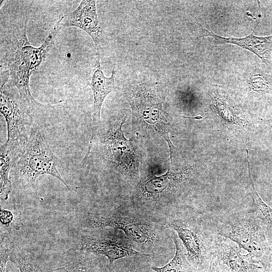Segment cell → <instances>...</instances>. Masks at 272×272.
<instances>
[{"label":"cell","instance_id":"1","mask_svg":"<svg viewBox=\"0 0 272 272\" xmlns=\"http://www.w3.org/2000/svg\"><path fill=\"white\" fill-rule=\"evenodd\" d=\"M87 229L110 227L122 231L135 250L151 257L154 265L169 260L173 242L165 225L137 211L124 200L89 213L83 221Z\"/></svg>","mask_w":272,"mask_h":272},{"label":"cell","instance_id":"2","mask_svg":"<svg viewBox=\"0 0 272 272\" xmlns=\"http://www.w3.org/2000/svg\"><path fill=\"white\" fill-rule=\"evenodd\" d=\"M28 18L23 20L11 32L1 59V88H16L21 97L32 106L41 104L33 97L29 85L30 78L45 60L54 38L61 29L60 21L38 47L32 45L27 37Z\"/></svg>","mask_w":272,"mask_h":272},{"label":"cell","instance_id":"3","mask_svg":"<svg viewBox=\"0 0 272 272\" xmlns=\"http://www.w3.org/2000/svg\"><path fill=\"white\" fill-rule=\"evenodd\" d=\"M60 164V159L51 151L44 135L38 126L34 124L11 170L15 179L19 184L34 192L36 179L40 176L46 174L60 180L72 191L57 169Z\"/></svg>","mask_w":272,"mask_h":272},{"label":"cell","instance_id":"4","mask_svg":"<svg viewBox=\"0 0 272 272\" xmlns=\"http://www.w3.org/2000/svg\"><path fill=\"white\" fill-rule=\"evenodd\" d=\"M210 223L217 234L236 243L257 262L264 265L270 260L272 251L252 208L232 211Z\"/></svg>","mask_w":272,"mask_h":272},{"label":"cell","instance_id":"5","mask_svg":"<svg viewBox=\"0 0 272 272\" xmlns=\"http://www.w3.org/2000/svg\"><path fill=\"white\" fill-rule=\"evenodd\" d=\"M165 226L176 233L190 264L198 272H207L212 265L217 235L210 223L196 213H187L169 220Z\"/></svg>","mask_w":272,"mask_h":272},{"label":"cell","instance_id":"6","mask_svg":"<svg viewBox=\"0 0 272 272\" xmlns=\"http://www.w3.org/2000/svg\"><path fill=\"white\" fill-rule=\"evenodd\" d=\"M125 96L132 110L133 124L142 131L161 136L169 146L172 163L176 148L169 138L167 115L157 85L148 81L134 83L127 87Z\"/></svg>","mask_w":272,"mask_h":272},{"label":"cell","instance_id":"7","mask_svg":"<svg viewBox=\"0 0 272 272\" xmlns=\"http://www.w3.org/2000/svg\"><path fill=\"white\" fill-rule=\"evenodd\" d=\"M72 248L103 255L107 258L110 267L119 259L144 254L135 250L130 240L122 231L110 227L84 231Z\"/></svg>","mask_w":272,"mask_h":272},{"label":"cell","instance_id":"8","mask_svg":"<svg viewBox=\"0 0 272 272\" xmlns=\"http://www.w3.org/2000/svg\"><path fill=\"white\" fill-rule=\"evenodd\" d=\"M32 105L23 100L16 88H1L0 111L5 117L7 142L22 147L33 124Z\"/></svg>","mask_w":272,"mask_h":272},{"label":"cell","instance_id":"9","mask_svg":"<svg viewBox=\"0 0 272 272\" xmlns=\"http://www.w3.org/2000/svg\"><path fill=\"white\" fill-rule=\"evenodd\" d=\"M258 264L250 254L243 253L236 243L217 235L212 266L220 272H258Z\"/></svg>","mask_w":272,"mask_h":272},{"label":"cell","instance_id":"10","mask_svg":"<svg viewBox=\"0 0 272 272\" xmlns=\"http://www.w3.org/2000/svg\"><path fill=\"white\" fill-rule=\"evenodd\" d=\"M96 1L83 0L73 11L59 17L60 28L76 27L85 31L92 39L96 56L100 57L103 30L99 25Z\"/></svg>","mask_w":272,"mask_h":272},{"label":"cell","instance_id":"11","mask_svg":"<svg viewBox=\"0 0 272 272\" xmlns=\"http://www.w3.org/2000/svg\"><path fill=\"white\" fill-rule=\"evenodd\" d=\"M259 20V18L252 32L242 38L224 37L208 30L198 22L193 21V23L201 37H212L217 45L231 44L247 49L257 55L265 65L269 66L271 63L272 35L265 37L254 35Z\"/></svg>","mask_w":272,"mask_h":272},{"label":"cell","instance_id":"12","mask_svg":"<svg viewBox=\"0 0 272 272\" xmlns=\"http://www.w3.org/2000/svg\"><path fill=\"white\" fill-rule=\"evenodd\" d=\"M104 257L71 248L62 255L59 266L49 272H113Z\"/></svg>","mask_w":272,"mask_h":272},{"label":"cell","instance_id":"13","mask_svg":"<svg viewBox=\"0 0 272 272\" xmlns=\"http://www.w3.org/2000/svg\"><path fill=\"white\" fill-rule=\"evenodd\" d=\"M125 119L116 128H111L108 132L102 134L100 139L104 152L112 161L125 164L129 176L137 182V176L129 165L132 161V154L129 141L124 137L121 127Z\"/></svg>","mask_w":272,"mask_h":272},{"label":"cell","instance_id":"14","mask_svg":"<svg viewBox=\"0 0 272 272\" xmlns=\"http://www.w3.org/2000/svg\"><path fill=\"white\" fill-rule=\"evenodd\" d=\"M116 72L113 69L109 77H105L100 64V57L96 56L94 69L90 76L88 84L90 86L94 98L92 110V124L96 127L100 123L101 110L106 96L116 91L118 87L115 84Z\"/></svg>","mask_w":272,"mask_h":272},{"label":"cell","instance_id":"15","mask_svg":"<svg viewBox=\"0 0 272 272\" xmlns=\"http://www.w3.org/2000/svg\"><path fill=\"white\" fill-rule=\"evenodd\" d=\"M22 148L18 144L7 142L1 146L0 196L1 200H7L12 190V184L9 179V174Z\"/></svg>","mask_w":272,"mask_h":272},{"label":"cell","instance_id":"16","mask_svg":"<svg viewBox=\"0 0 272 272\" xmlns=\"http://www.w3.org/2000/svg\"><path fill=\"white\" fill-rule=\"evenodd\" d=\"M170 236L175 247L173 257L164 266L153 265L152 268L156 272H198L187 260L185 249L176 233L170 230Z\"/></svg>","mask_w":272,"mask_h":272},{"label":"cell","instance_id":"17","mask_svg":"<svg viewBox=\"0 0 272 272\" xmlns=\"http://www.w3.org/2000/svg\"><path fill=\"white\" fill-rule=\"evenodd\" d=\"M153 265L151 256L140 254L119 259L111 267L113 272H156L152 268Z\"/></svg>","mask_w":272,"mask_h":272},{"label":"cell","instance_id":"18","mask_svg":"<svg viewBox=\"0 0 272 272\" xmlns=\"http://www.w3.org/2000/svg\"><path fill=\"white\" fill-rule=\"evenodd\" d=\"M248 165L250 182L249 193L253 202L252 209L263 228H265L268 232L272 233V208L262 200L257 192L251 177L248 160Z\"/></svg>","mask_w":272,"mask_h":272},{"label":"cell","instance_id":"19","mask_svg":"<svg viewBox=\"0 0 272 272\" xmlns=\"http://www.w3.org/2000/svg\"><path fill=\"white\" fill-rule=\"evenodd\" d=\"M213 104L216 112L220 115L221 117L233 122H238L236 119L241 113L238 108L234 106L232 103L230 102L225 96L221 92L216 91L214 93L212 97Z\"/></svg>","mask_w":272,"mask_h":272},{"label":"cell","instance_id":"20","mask_svg":"<svg viewBox=\"0 0 272 272\" xmlns=\"http://www.w3.org/2000/svg\"><path fill=\"white\" fill-rule=\"evenodd\" d=\"M10 261L18 267L20 272H46L36 259L16 248L10 255Z\"/></svg>","mask_w":272,"mask_h":272},{"label":"cell","instance_id":"21","mask_svg":"<svg viewBox=\"0 0 272 272\" xmlns=\"http://www.w3.org/2000/svg\"><path fill=\"white\" fill-rule=\"evenodd\" d=\"M1 270L6 272V265L15 249V246L10 235L6 231H1Z\"/></svg>","mask_w":272,"mask_h":272},{"label":"cell","instance_id":"22","mask_svg":"<svg viewBox=\"0 0 272 272\" xmlns=\"http://www.w3.org/2000/svg\"><path fill=\"white\" fill-rule=\"evenodd\" d=\"M250 90L258 92H265L271 87L270 80L266 74L256 73L252 74L248 81Z\"/></svg>","mask_w":272,"mask_h":272},{"label":"cell","instance_id":"23","mask_svg":"<svg viewBox=\"0 0 272 272\" xmlns=\"http://www.w3.org/2000/svg\"><path fill=\"white\" fill-rule=\"evenodd\" d=\"M14 220V216L12 212L7 209L1 208V223L4 227H9Z\"/></svg>","mask_w":272,"mask_h":272},{"label":"cell","instance_id":"24","mask_svg":"<svg viewBox=\"0 0 272 272\" xmlns=\"http://www.w3.org/2000/svg\"><path fill=\"white\" fill-rule=\"evenodd\" d=\"M183 117H184V118L195 119H196V120H200V119H203V117H202L201 116H200V115H197V116H195V117H187V116H183Z\"/></svg>","mask_w":272,"mask_h":272},{"label":"cell","instance_id":"25","mask_svg":"<svg viewBox=\"0 0 272 272\" xmlns=\"http://www.w3.org/2000/svg\"><path fill=\"white\" fill-rule=\"evenodd\" d=\"M207 272H220L215 267L212 266Z\"/></svg>","mask_w":272,"mask_h":272},{"label":"cell","instance_id":"26","mask_svg":"<svg viewBox=\"0 0 272 272\" xmlns=\"http://www.w3.org/2000/svg\"><path fill=\"white\" fill-rule=\"evenodd\" d=\"M258 272H261V271H260H260H258Z\"/></svg>","mask_w":272,"mask_h":272},{"label":"cell","instance_id":"27","mask_svg":"<svg viewBox=\"0 0 272 272\" xmlns=\"http://www.w3.org/2000/svg\"><path fill=\"white\" fill-rule=\"evenodd\" d=\"M271 120H272V119Z\"/></svg>","mask_w":272,"mask_h":272}]
</instances>
